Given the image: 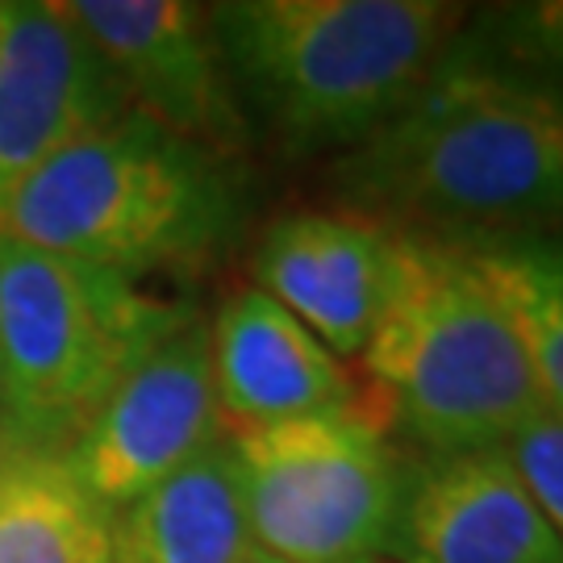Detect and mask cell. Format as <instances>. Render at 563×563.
Wrapping results in <instances>:
<instances>
[{
    "instance_id": "cell-1",
    "label": "cell",
    "mask_w": 563,
    "mask_h": 563,
    "mask_svg": "<svg viewBox=\"0 0 563 563\" xmlns=\"http://www.w3.org/2000/svg\"><path fill=\"white\" fill-rule=\"evenodd\" d=\"M342 209L426 239H539L563 225V92L446 59L339 155Z\"/></svg>"
},
{
    "instance_id": "cell-2",
    "label": "cell",
    "mask_w": 563,
    "mask_h": 563,
    "mask_svg": "<svg viewBox=\"0 0 563 563\" xmlns=\"http://www.w3.org/2000/svg\"><path fill=\"white\" fill-rule=\"evenodd\" d=\"M467 4L225 0L209 25L251 130L284 155H346L430 80Z\"/></svg>"
},
{
    "instance_id": "cell-3",
    "label": "cell",
    "mask_w": 563,
    "mask_h": 563,
    "mask_svg": "<svg viewBox=\"0 0 563 563\" xmlns=\"http://www.w3.org/2000/svg\"><path fill=\"white\" fill-rule=\"evenodd\" d=\"M239 213L234 159L130 109L21 180L0 205V230L142 284L213 263Z\"/></svg>"
},
{
    "instance_id": "cell-4",
    "label": "cell",
    "mask_w": 563,
    "mask_h": 563,
    "mask_svg": "<svg viewBox=\"0 0 563 563\" xmlns=\"http://www.w3.org/2000/svg\"><path fill=\"white\" fill-rule=\"evenodd\" d=\"M360 360L426 455L505 446L543 405L518 330L446 239L397 230V284Z\"/></svg>"
},
{
    "instance_id": "cell-5",
    "label": "cell",
    "mask_w": 563,
    "mask_h": 563,
    "mask_svg": "<svg viewBox=\"0 0 563 563\" xmlns=\"http://www.w3.org/2000/svg\"><path fill=\"white\" fill-rule=\"evenodd\" d=\"M192 313V305L0 230V376L13 446L63 460L121 376Z\"/></svg>"
},
{
    "instance_id": "cell-6",
    "label": "cell",
    "mask_w": 563,
    "mask_h": 563,
    "mask_svg": "<svg viewBox=\"0 0 563 563\" xmlns=\"http://www.w3.org/2000/svg\"><path fill=\"white\" fill-rule=\"evenodd\" d=\"M260 555L384 563L409 460L367 409L225 430Z\"/></svg>"
},
{
    "instance_id": "cell-7",
    "label": "cell",
    "mask_w": 563,
    "mask_h": 563,
    "mask_svg": "<svg viewBox=\"0 0 563 563\" xmlns=\"http://www.w3.org/2000/svg\"><path fill=\"white\" fill-rule=\"evenodd\" d=\"M225 439L209 367V322L192 313L104 397L63 463L109 514Z\"/></svg>"
},
{
    "instance_id": "cell-8",
    "label": "cell",
    "mask_w": 563,
    "mask_h": 563,
    "mask_svg": "<svg viewBox=\"0 0 563 563\" xmlns=\"http://www.w3.org/2000/svg\"><path fill=\"white\" fill-rule=\"evenodd\" d=\"M97 46L125 104L167 134L234 159L251 142L209 25L188 0H63Z\"/></svg>"
},
{
    "instance_id": "cell-9",
    "label": "cell",
    "mask_w": 563,
    "mask_h": 563,
    "mask_svg": "<svg viewBox=\"0 0 563 563\" xmlns=\"http://www.w3.org/2000/svg\"><path fill=\"white\" fill-rule=\"evenodd\" d=\"M130 104L63 0H0V205Z\"/></svg>"
},
{
    "instance_id": "cell-10",
    "label": "cell",
    "mask_w": 563,
    "mask_h": 563,
    "mask_svg": "<svg viewBox=\"0 0 563 563\" xmlns=\"http://www.w3.org/2000/svg\"><path fill=\"white\" fill-rule=\"evenodd\" d=\"M251 276L325 351L360 360L397 284V230L351 209H292L260 234Z\"/></svg>"
},
{
    "instance_id": "cell-11",
    "label": "cell",
    "mask_w": 563,
    "mask_h": 563,
    "mask_svg": "<svg viewBox=\"0 0 563 563\" xmlns=\"http://www.w3.org/2000/svg\"><path fill=\"white\" fill-rule=\"evenodd\" d=\"M384 563H563L505 446L409 460Z\"/></svg>"
},
{
    "instance_id": "cell-12",
    "label": "cell",
    "mask_w": 563,
    "mask_h": 563,
    "mask_svg": "<svg viewBox=\"0 0 563 563\" xmlns=\"http://www.w3.org/2000/svg\"><path fill=\"white\" fill-rule=\"evenodd\" d=\"M209 367L225 430L363 409L346 363L255 284L218 305Z\"/></svg>"
},
{
    "instance_id": "cell-13",
    "label": "cell",
    "mask_w": 563,
    "mask_h": 563,
    "mask_svg": "<svg viewBox=\"0 0 563 563\" xmlns=\"http://www.w3.org/2000/svg\"><path fill=\"white\" fill-rule=\"evenodd\" d=\"M113 563H246L260 555L230 439L109 514Z\"/></svg>"
},
{
    "instance_id": "cell-14",
    "label": "cell",
    "mask_w": 563,
    "mask_h": 563,
    "mask_svg": "<svg viewBox=\"0 0 563 563\" xmlns=\"http://www.w3.org/2000/svg\"><path fill=\"white\" fill-rule=\"evenodd\" d=\"M0 563H113L109 509L55 455H0Z\"/></svg>"
},
{
    "instance_id": "cell-15",
    "label": "cell",
    "mask_w": 563,
    "mask_h": 563,
    "mask_svg": "<svg viewBox=\"0 0 563 563\" xmlns=\"http://www.w3.org/2000/svg\"><path fill=\"white\" fill-rule=\"evenodd\" d=\"M460 246L518 330L543 405L563 418V246L543 239H484Z\"/></svg>"
},
{
    "instance_id": "cell-16",
    "label": "cell",
    "mask_w": 563,
    "mask_h": 563,
    "mask_svg": "<svg viewBox=\"0 0 563 563\" xmlns=\"http://www.w3.org/2000/svg\"><path fill=\"white\" fill-rule=\"evenodd\" d=\"M446 59L563 92V0L467 9Z\"/></svg>"
},
{
    "instance_id": "cell-17",
    "label": "cell",
    "mask_w": 563,
    "mask_h": 563,
    "mask_svg": "<svg viewBox=\"0 0 563 563\" xmlns=\"http://www.w3.org/2000/svg\"><path fill=\"white\" fill-rule=\"evenodd\" d=\"M509 460L522 472L530 497L539 501L551 530L563 539V418L539 405L514 434H509Z\"/></svg>"
},
{
    "instance_id": "cell-18",
    "label": "cell",
    "mask_w": 563,
    "mask_h": 563,
    "mask_svg": "<svg viewBox=\"0 0 563 563\" xmlns=\"http://www.w3.org/2000/svg\"><path fill=\"white\" fill-rule=\"evenodd\" d=\"M13 418H9V397H4V376H0V455H13Z\"/></svg>"
},
{
    "instance_id": "cell-19",
    "label": "cell",
    "mask_w": 563,
    "mask_h": 563,
    "mask_svg": "<svg viewBox=\"0 0 563 563\" xmlns=\"http://www.w3.org/2000/svg\"><path fill=\"white\" fill-rule=\"evenodd\" d=\"M246 563H280V560H272V555H255V560H246Z\"/></svg>"
}]
</instances>
